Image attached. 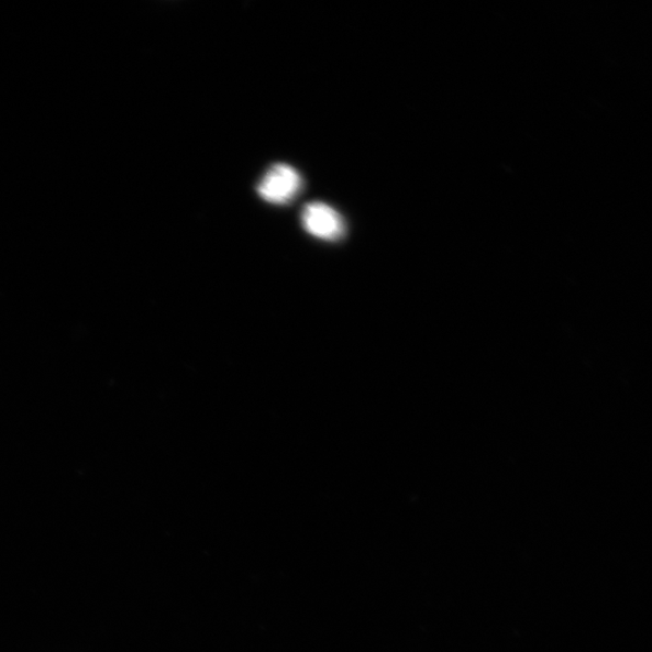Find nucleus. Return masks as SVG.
I'll return each mask as SVG.
<instances>
[{
	"label": "nucleus",
	"mask_w": 652,
	"mask_h": 652,
	"mask_svg": "<svg viewBox=\"0 0 652 652\" xmlns=\"http://www.w3.org/2000/svg\"><path fill=\"white\" fill-rule=\"evenodd\" d=\"M303 179L297 168L287 164L270 166L257 184L262 199L273 205L291 203L301 194Z\"/></svg>",
	"instance_id": "obj_1"
},
{
	"label": "nucleus",
	"mask_w": 652,
	"mask_h": 652,
	"mask_svg": "<svg viewBox=\"0 0 652 652\" xmlns=\"http://www.w3.org/2000/svg\"><path fill=\"white\" fill-rule=\"evenodd\" d=\"M305 230L316 239L336 242L346 235V223L335 208L323 202H311L303 208Z\"/></svg>",
	"instance_id": "obj_2"
}]
</instances>
